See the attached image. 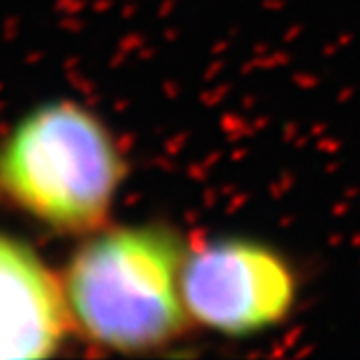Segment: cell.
<instances>
[{
	"label": "cell",
	"instance_id": "cell-1",
	"mask_svg": "<svg viewBox=\"0 0 360 360\" xmlns=\"http://www.w3.org/2000/svg\"><path fill=\"white\" fill-rule=\"evenodd\" d=\"M186 248L160 226H120L90 238L72 258L64 296L92 342L118 352H150L190 324L180 274Z\"/></svg>",
	"mask_w": 360,
	"mask_h": 360
},
{
	"label": "cell",
	"instance_id": "cell-2",
	"mask_svg": "<svg viewBox=\"0 0 360 360\" xmlns=\"http://www.w3.org/2000/svg\"><path fill=\"white\" fill-rule=\"evenodd\" d=\"M126 164L106 126L74 102L36 108L16 126L0 178L26 212L64 232L104 224Z\"/></svg>",
	"mask_w": 360,
	"mask_h": 360
},
{
	"label": "cell",
	"instance_id": "cell-3",
	"mask_svg": "<svg viewBox=\"0 0 360 360\" xmlns=\"http://www.w3.org/2000/svg\"><path fill=\"white\" fill-rule=\"evenodd\" d=\"M180 288L190 320L226 336L276 326L296 300V276L270 246L216 238L186 250Z\"/></svg>",
	"mask_w": 360,
	"mask_h": 360
},
{
	"label": "cell",
	"instance_id": "cell-4",
	"mask_svg": "<svg viewBox=\"0 0 360 360\" xmlns=\"http://www.w3.org/2000/svg\"><path fill=\"white\" fill-rule=\"evenodd\" d=\"M68 304L40 258L0 236V358H44L60 344Z\"/></svg>",
	"mask_w": 360,
	"mask_h": 360
}]
</instances>
